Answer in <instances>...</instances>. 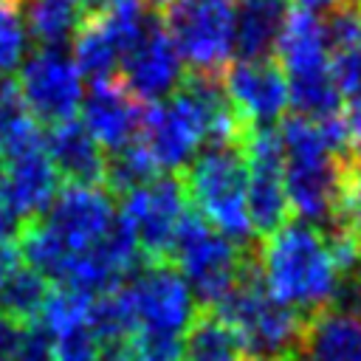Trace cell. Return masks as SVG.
I'll return each instance as SVG.
<instances>
[{
  "instance_id": "1",
  "label": "cell",
  "mask_w": 361,
  "mask_h": 361,
  "mask_svg": "<svg viewBox=\"0 0 361 361\" xmlns=\"http://www.w3.org/2000/svg\"><path fill=\"white\" fill-rule=\"evenodd\" d=\"M251 259L265 293L305 319L330 307L341 293L344 276L319 226L285 223L262 240Z\"/></svg>"
},
{
  "instance_id": "2",
  "label": "cell",
  "mask_w": 361,
  "mask_h": 361,
  "mask_svg": "<svg viewBox=\"0 0 361 361\" xmlns=\"http://www.w3.org/2000/svg\"><path fill=\"white\" fill-rule=\"evenodd\" d=\"M282 144V169H285V195L290 212L302 223L327 226L336 214L338 183L347 161L333 155L319 133V124L302 116H288L276 127Z\"/></svg>"
},
{
  "instance_id": "3",
  "label": "cell",
  "mask_w": 361,
  "mask_h": 361,
  "mask_svg": "<svg viewBox=\"0 0 361 361\" xmlns=\"http://www.w3.org/2000/svg\"><path fill=\"white\" fill-rule=\"evenodd\" d=\"M183 192L195 214L234 245L254 240L248 217V164L240 144L203 147L183 169Z\"/></svg>"
},
{
  "instance_id": "4",
  "label": "cell",
  "mask_w": 361,
  "mask_h": 361,
  "mask_svg": "<svg viewBox=\"0 0 361 361\" xmlns=\"http://www.w3.org/2000/svg\"><path fill=\"white\" fill-rule=\"evenodd\" d=\"M209 313H214L226 324L248 361H288L299 353L305 316L293 313L265 293L251 257L240 285Z\"/></svg>"
},
{
  "instance_id": "5",
  "label": "cell",
  "mask_w": 361,
  "mask_h": 361,
  "mask_svg": "<svg viewBox=\"0 0 361 361\" xmlns=\"http://www.w3.org/2000/svg\"><path fill=\"white\" fill-rule=\"evenodd\" d=\"M169 265L186 279L195 299L214 310L240 285L248 257L240 245L214 231L203 217L186 212L169 251Z\"/></svg>"
},
{
  "instance_id": "6",
  "label": "cell",
  "mask_w": 361,
  "mask_h": 361,
  "mask_svg": "<svg viewBox=\"0 0 361 361\" xmlns=\"http://www.w3.org/2000/svg\"><path fill=\"white\" fill-rule=\"evenodd\" d=\"M164 31L192 73L217 76L237 51V6L234 0H172L164 8Z\"/></svg>"
},
{
  "instance_id": "7",
  "label": "cell",
  "mask_w": 361,
  "mask_h": 361,
  "mask_svg": "<svg viewBox=\"0 0 361 361\" xmlns=\"http://www.w3.org/2000/svg\"><path fill=\"white\" fill-rule=\"evenodd\" d=\"M135 336H172L186 338L197 322V299L186 279L169 262H149L144 271H135L127 285H121Z\"/></svg>"
},
{
  "instance_id": "8",
  "label": "cell",
  "mask_w": 361,
  "mask_h": 361,
  "mask_svg": "<svg viewBox=\"0 0 361 361\" xmlns=\"http://www.w3.org/2000/svg\"><path fill=\"white\" fill-rule=\"evenodd\" d=\"M121 197L124 203L118 217L135 234L141 254L149 262H169L175 234L186 217V192L180 178L155 175Z\"/></svg>"
},
{
  "instance_id": "9",
  "label": "cell",
  "mask_w": 361,
  "mask_h": 361,
  "mask_svg": "<svg viewBox=\"0 0 361 361\" xmlns=\"http://www.w3.org/2000/svg\"><path fill=\"white\" fill-rule=\"evenodd\" d=\"M17 90L28 113L48 127L73 118L85 96L82 73L62 48H39L37 54L25 56L20 65Z\"/></svg>"
},
{
  "instance_id": "10",
  "label": "cell",
  "mask_w": 361,
  "mask_h": 361,
  "mask_svg": "<svg viewBox=\"0 0 361 361\" xmlns=\"http://www.w3.org/2000/svg\"><path fill=\"white\" fill-rule=\"evenodd\" d=\"M248 164V217L254 234H271L288 223L282 144L274 127H248L240 138Z\"/></svg>"
},
{
  "instance_id": "11",
  "label": "cell",
  "mask_w": 361,
  "mask_h": 361,
  "mask_svg": "<svg viewBox=\"0 0 361 361\" xmlns=\"http://www.w3.org/2000/svg\"><path fill=\"white\" fill-rule=\"evenodd\" d=\"M116 217L118 214H116V206L107 189L76 186V183H68L65 189H59L51 209L42 214V220L56 234V240L62 243L71 259L93 251L107 237Z\"/></svg>"
},
{
  "instance_id": "12",
  "label": "cell",
  "mask_w": 361,
  "mask_h": 361,
  "mask_svg": "<svg viewBox=\"0 0 361 361\" xmlns=\"http://www.w3.org/2000/svg\"><path fill=\"white\" fill-rule=\"evenodd\" d=\"M223 90L245 130L271 127L288 110V79L274 59H240L228 65Z\"/></svg>"
},
{
  "instance_id": "13",
  "label": "cell",
  "mask_w": 361,
  "mask_h": 361,
  "mask_svg": "<svg viewBox=\"0 0 361 361\" xmlns=\"http://www.w3.org/2000/svg\"><path fill=\"white\" fill-rule=\"evenodd\" d=\"M121 85L138 102H164L183 82V59L161 23H149L121 59Z\"/></svg>"
},
{
  "instance_id": "14",
  "label": "cell",
  "mask_w": 361,
  "mask_h": 361,
  "mask_svg": "<svg viewBox=\"0 0 361 361\" xmlns=\"http://www.w3.org/2000/svg\"><path fill=\"white\" fill-rule=\"evenodd\" d=\"M59 195V175L45 152V144L11 158H0V206L17 220L42 217Z\"/></svg>"
},
{
  "instance_id": "15",
  "label": "cell",
  "mask_w": 361,
  "mask_h": 361,
  "mask_svg": "<svg viewBox=\"0 0 361 361\" xmlns=\"http://www.w3.org/2000/svg\"><path fill=\"white\" fill-rule=\"evenodd\" d=\"M79 110H82V127L107 152H116V149L133 144L141 133L144 107L121 85V79L93 82L90 90L82 96Z\"/></svg>"
},
{
  "instance_id": "16",
  "label": "cell",
  "mask_w": 361,
  "mask_h": 361,
  "mask_svg": "<svg viewBox=\"0 0 361 361\" xmlns=\"http://www.w3.org/2000/svg\"><path fill=\"white\" fill-rule=\"evenodd\" d=\"M302 361H361V307L330 305L305 319Z\"/></svg>"
},
{
  "instance_id": "17",
  "label": "cell",
  "mask_w": 361,
  "mask_h": 361,
  "mask_svg": "<svg viewBox=\"0 0 361 361\" xmlns=\"http://www.w3.org/2000/svg\"><path fill=\"white\" fill-rule=\"evenodd\" d=\"M45 152L56 175L65 178L68 183L99 186V180L104 178V152L76 118H68L48 130Z\"/></svg>"
},
{
  "instance_id": "18",
  "label": "cell",
  "mask_w": 361,
  "mask_h": 361,
  "mask_svg": "<svg viewBox=\"0 0 361 361\" xmlns=\"http://www.w3.org/2000/svg\"><path fill=\"white\" fill-rule=\"evenodd\" d=\"M85 17L87 8L79 0H25L23 8L25 31L39 48H62L76 37Z\"/></svg>"
},
{
  "instance_id": "19",
  "label": "cell",
  "mask_w": 361,
  "mask_h": 361,
  "mask_svg": "<svg viewBox=\"0 0 361 361\" xmlns=\"http://www.w3.org/2000/svg\"><path fill=\"white\" fill-rule=\"evenodd\" d=\"M237 51L243 59H268L279 25L288 14L285 0H237Z\"/></svg>"
},
{
  "instance_id": "20",
  "label": "cell",
  "mask_w": 361,
  "mask_h": 361,
  "mask_svg": "<svg viewBox=\"0 0 361 361\" xmlns=\"http://www.w3.org/2000/svg\"><path fill=\"white\" fill-rule=\"evenodd\" d=\"M48 299V279L34 268L17 262L0 274V316L28 327L37 324Z\"/></svg>"
},
{
  "instance_id": "21",
  "label": "cell",
  "mask_w": 361,
  "mask_h": 361,
  "mask_svg": "<svg viewBox=\"0 0 361 361\" xmlns=\"http://www.w3.org/2000/svg\"><path fill=\"white\" fill-rule=\"evenodd\" d=\"M42 144L45 135L39 133V121L28 113L17 82L8 76L0 79V158H11Z\"/></svg>"
},
{
  "instance_id": "22",
  "label": "cell",
  "mask_w": 361,
  "mask_h": 361,
  "mask_svg": "<svg viewBox=\"0 0 361 361\" xmlns=\"http://www.w3.org/2000/svg\"><path fill=\"white\" fill-rule=\"evenodd\" d=\"M93 299L96 296H87V293H79V290H71V288L48 290V299H45V305L39 310L37 324L51 338L73 333V330H82V327H90Z\"/></svg>"
},
{
  "instance_id": "23",
  "label": "cell",
  "mask_w": 361,
  "mask_h": 361,
  "mask_svg": "<svg viewBox=\"0 0 361 361\" xmlns=\"http://www.w3.org/2000/svg\"><path fill=\"white\" fill-rule=\"evenodd\" d=\"M183 361H248L226 324L214 316H197L192 330L186 333V358Z\"/></svg>"
},
{
  "instance_id": "24",
  "label": "cell",
  "mask_w": 361,
  "mask_h": 361,
  "mask_svg": "<svg viewBox=\"0 0 361 361\" xmlns=\"http://www.w3.org/2000/svg\"><path fill=\"white\" fill-rule=\"evenodd\" d=\"M158 172L155 161L149 158V152L144 149V144L135 138L133 144L110 152L104 158V183L110 186V192H118V195H127L130 189L152 180Z\"/></svg>"
},
{
  "instance_id": "25",
  "label": "cell",
  "mask_w": 361,
  "mask_h": 361,
  "mask_svg": "<svg viewBox=\"0 0 361 361\" xmlns=\"http://www.w3.org/2000/svg\"><path fill=\"white\" fill-rule=\"evenodd\" d=\"M28 31L17 0H0V79L17 71L25 59Z\"/></svg>"
},
{
  "instance_id": "26",
  "label": "cell",
  "mask_w": 361,
  "mask_h": 361,
  "mask_svg": "<svg viewBox=\"0 0 361 361\" xmlns=\"http://www.w3.org/2000/svg\"><path fill=\"white\" fill-rule=\"evenodd\" d=\"M333 220L344 226L361 245V164H347L341 172L338 183V197H336V214Z\"/></svg>"
},
{
  "instance_id": "27",
  "label": "cell",
  "mask_w": 361,
  "mask_h": 361,
  "mask_svg": "<svg viewBox=\"0 0 361 361\" xmlns=\"http://www.w3.org/2000/svg\"><path fill=\"white\" fill-rule=\"evenodd\" d=\"M102 350L104 347L99 344L90 327L51 338V361H99Z\"/></svg>"
},
{
  "instance_id": "28",
  "label": "cell",
  "mask_w": 361,
  "mask_h": 361,
  "mask_svg": "<svg viewBox=\"0 0 361 361\" xmlns=\"http://www.w3.org/2000/svg\"><path fill=\"white\" fill-rule=\"evenodd\" d=\"M133 358L135 361H183L186 358V338H172V336H149L138 333L130 341Z\"/></svg>"
},
{
  "instance_id": "29",
  "label": "cell",
  "mask_w": 361,
  "mask_h": 361,
  "mask_svg": "<svg viewBox=\"0 0 361 361\" xmlns=\"http://www.w3.org/2000/svg\"><path fill=\"white\" fill-rule=\"evenodd\" d=\"M11 361H51V338L39 324L23 327L20 344L11 355Z\"/></svg>"
},
{
  "instance_id": "30",
  "label": "cell",
  "mask_w": 361,
  "mask_h": 361,
  "mask_svg": "<svg viewBox=\"0 0 361 361\" xmlns=\"http://www.w3.org/2000/svg\"><path fill=\"white\" fill-rule=\"evenodd\" d=\"M20 336H23V324L0 316V361H11V355L20 344Z\"/></svg>"
},
{
  "instance_id": "31",
  "label": "cell",
  "mask_w": 361,
  "mask_h": 361,
  "mask_svg": "<svg viewBox=\"0 0 361 361\" xmlns=\"http://www.w3.org/2000/svg\"><path fill=\"white\" fill-rule=\"evenodd\" d=\"M299 11H307V14H322V11H336L338 6H344L347 0H290Z\"/></svg>"
},
{
  "instance_id": "32",
  "label": "cell",
  "mask_w": 361,
  "mask_h": 361,
  "mask_svg": "<svg viewBox=\"0 0 361 361\" xmlns=\"http://www.w3.org/2000/svg\"><path fill=\"white\" fill-rule=\"evenodd\" d=\"M99 361H135L127 350H110V355H104V358H99Z\"/></svg>"
},
{
  "instance_id": "33",
  "label": "cell",
  "mask_w": 361,
  "mask_h": 361,
  "mask_svg": "<svg viewBox=\"0 0 361 361\" xmlns=\"http://www.w3.org/2000/svg\"><path fill=\"white\" fill-rule=\"evenodd\" d=\"M353 288H355V299H358V305H361V262H358L355 271H353Z\"/></svg>"
},
{
  "instance_id": "34",
  "label": "cell",
  "mask_w": 361,
  "mask_h": 361,
  "mask_svg": "<svg viewBox=\"0 0 361 361\" xmlns=\"http://www.w3.org/2000/svg\"><path fill=\"white\" fill-rule=\"evenodd\" d=\"M144 3H147V6H161V8H166L172 0H144Z\"/></svg>"
},
{
  "instance_id": "35",
  "label": "cell",
  "mask_w": 361,
  "mask_h": 361,
  "mask_svg": "<svg viewBox=\"0 0 361 361\" xmlns=\"http://www.w3.org/2000/svg\"><path fill=\"white\" fill-rule=\"evenodd\" d=\"M79 3H82V6H85V8H87V11H90V8H96V6H99V3H102V0H79Z\"/></svg>"
},
{
  "instance_id": "36",
  "label": "cell",
  "mask_w": 361,
  "mask_h": 361,
  "mask_svg": "<svg viewBox=\"0 0 361 361\" xmlns=\"http://www.w3.org/2000/svg\"><path fill=\"white\" fill-rule=\"evenodd\" d=\"M288 361H299V355H296V358H288Z\"/></svg>"
},
{
  "instance_id": "37",
  "label": "cell",
  "mask_w": 361,
  "mask_h": 361,
  "mask_svg": "<svg viewBox=\"0 0 361 361\" xmlns=\"http://www.w3.org/2000/svg\"><path fill=\"white\" fill-rule=\"evenodd\" d=\"M17 3H20V0H17Z\"/></svg>"
}]
</instances>
